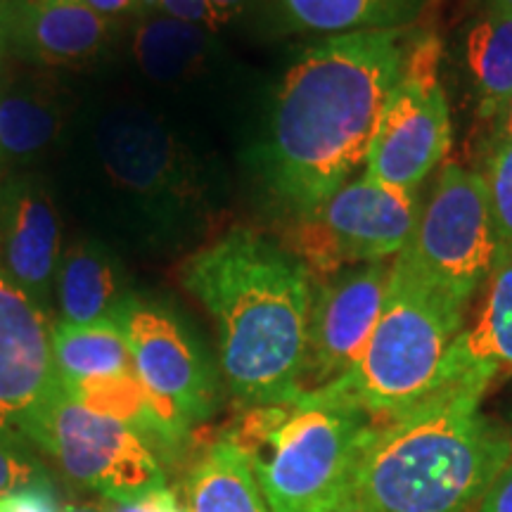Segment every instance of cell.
<instances>
[{"mask_svg":"<svg viewBox=\"0 0 512 512\" xmlns=\"http://www.w3.org/2000/svg\"><path fill=\"white\" fill-rule=\"evenodd\" d=\"M406 53V29L325 36L285 74L261 166L292 219L316 209L366 166Z\"/></svg>","mask_w":512,"mask_h":512,"instance_id":"1","label":"cell"},{"mask_svg":"<svg viewBox=\"0 0 512 512\" xmlns=\"http://www.w3.org/2000/svg\"><path fill=\"white\" fill-rule=\"evenodd\" d=\"M183 285L214 318L221 368L245 411L302 394L313 275L283 242L235 228L185 261Z\"/></svg>","mask_w":512,"mask_h":512,"instance_id":"2","label":"cell"},{"mask_svg":"<svg viewBox=\"0 0 512 512\" xmlns=\"http://www.w3.org/2000/svg\"><path fill=\"white\" fill-rule=\"evenodd\" d=\"M510 458L482 396L441 389L377 425L351 486L370 512H475Z\"/></svg>","mask_w":512,"mask_h":512,"instance_id":"3","label":"cell"},{"mask_svg":"<svg viewBox=\"0 0 512 512\" xmlns=\"http://www.w3.org/2000/svg\"><path fill=\"white\" fill-rule=\"evenodd\" d=\"M380 422L358 408L309 401L249 408L230 439L247 453L271 512H323L354 479Z\"/></svg>","mask_w":512,"mask_h":512,"instance_id":"4","label":"cell"},{"mask_svg":"<svg viewBox=\"0 0 512 512\" xmlns=\"http://www.w3.org/2000/svg\"><path fill=\"white\" fill-rule=\"evenodd\" d=\"M465 306L392 261L387 297L366 349L342 380L304 399L358 408L377 422L406 413L430 394L448 347L465 328Z\"/></svg>","mask_w":512,"mask_h":512,"instance_id":"5","label":"cell"},{"mask_svg":"<svg viewBox=\"0 0 512 512\" xmlns=\"http://www.w3.org/2000/svg\"><path fill=\"white\" fill-rule=\"evenodd\" d=\"M396 259L432 290L465 309L470 306L498 261L496 230L479 171L444 166L430 202L420 209L411 240Z\"/></svg>","mask_w":512,"mask_h":512,"instance_id":"6","label":"cell"},{"mask_svg":"<svg viewBox=\"0 0 512 512\" xmlns=\"http://www.w3.org/2000/svg\"><path fill=\"white\" fill-rule=\"evenodd\" d=\"M415 192L354 176L316 209L294 216L283 245L304 261L313 280L351 266L394 261L420 216Z\"/></svg>","mask_w":512,"mask_h":512,"instance_id":"7","label":"cell"},{"mask_svg":"<svg viewBox=\"0 0 512 512\" xmlns=\"http://www.w3.org/2000/svg\"><path fill=\"white\" fill-rule=\"evenodd\" d=\"M24 439L50 453L69 479L107 501L126 503L166 486L162 465L136 427L81 406L62 387Z\"/></svg>","mask_w":512,"mask_h":512,"instance_id":"8","label":"cell"},{"mask_svg":"<svg viewBox=\"0 0 512 512\" xmlns=\"http://www.w3.org/2000/svg\"><path fill=\"white\" fill-rule=\"evenodd\" d=\"M133 368L150 403L155 437L181 444L214 413L216 380L176 316L162 306L128 297L117 313Z\"/></svg>","mask_w":512,"mask_h":512,"instance_id":"9","label":"cell"},{"mask_svg":"<svg viewBox=\"0 0 512 512\" xmlns=\"http://www.w3.org/2000/svg\"><path fill=\"white\" fill-rule=\"evenodd\" d=\"M451 147V110L439 81V41H408L406 62L384 105L363 174L415 192Z\"/></svg>","mask_w":512,"mask_h":512,"instance_id":"10","label":"cell"},{"mask_svg":"<svg viewBox=\"0 0 512 512\" xmlns=\"http://www.w3.org/2000/svg\"><path fill=\"white\" fill-rule=\"evenodd\" d=\"M389 271L392 261H380L313 280L302 394L330 387L354 368L382 313Z\"/></svg>","mask_w":512,"mask_h":512,"instance_id":"11","label":"cell"},{"mask_svg":"<svg viewBox=\"0 0 512 512\" xmlns=\"http://www.w3.org/2000/svg\"><path fill=\"white\" fill-rule=\"evenodd\" d=\"M53 328L48 311L0 268V427L19 437L60 389Z\"/></svg>","mask_w":512,"mask_h":512,"instance_id":"12","label":"cell"},{"mask_svg":"<svg viewBox=\"0 0 512 512\" xmlns=\"http://www.w3.org/2000/svg\"><path fill=\"white\" fill-rule=\"evenodd\" d=\"M95 152L114 188L138 202L188 197V155L166 128L143 112H114L95 133Z\"/></svg>","mask_w":512,"mask_h":512,"instance_id":"13","label":"cell"},{"mask_svg":"<svg viewBox=\"0 0 512 512\" xmlns=\"http://www.w3.org/2000/svg\"><path fill=\"white\" fill-rule=\"evenodd\" d=\"M62 256V230L48 192L36 181L0 185V268L48 311Z\"/></svg>","mask_w":512,"mask_h":512,"instance_id":"14","label":"cell"},{"mask_svg":"<svg viewBox=\"0 0 512 512\" xmlns=\"http://www.w3.org/2000/svg\"><path fill=\"white\" fill-rule=\"evenodd\" d=\"M8 53L41 67H69L100 55L112 22L86 0H0Z\"/></svg>","mask_w":512,"mask_h":512,"instance_id":"15","label":"cell"},{"mask_svg":"<svg viewBox=\"0 0 512 512\" xmlns=\"http://www.w3.org/2000/svg\"><path fill=\"white\" fill-rule=\"evenodd\" d=\"M512 375V261L496 266L472 328L453 339L430 394L458 389L482 396ZM427 394V396H430ZM425 396V399H427Z\"/></svg>","mask_w":512,"mask_h":512,"instance_id":"16","label":"cell"},{"mask_svg":"<svg viewBox=\"0 0 512 512\" xmlns=\"http://www.w3.org/2000/svg\"><path fill=\"white\" fill-rule=\"evenodd\" d=\"M128 297L131 294L124 292L121 268L105 245L79 240L64 249L55 273L60 323L88 325L114 320Z\"/></svg>","mask_w":512,"mask_h":512,"instance_id":"17","label":"cell"},{"mask_svg":"<svg viewBox=\"0 0 512 512\" xmlns=\"http://www.w3.org/2000/svg\"><path fill=\"white\" fill-rule=\"evenodd\" d=\"M185 512H271L247 453L230 437L204 448L183 486Z\"/></svg>","mask_w":512,"mask_h":512,"instance_id":"18","label":"cell"},{"mask_svg":"<svg viewBox=\"0 0 512 512\" xmlns=\"http://www.w3.org/2000/svg\"><path fill=\"white\" fill-rule=\"evenodd\" d=\"M214 31L150 10L133 31L131 53L147 79L181 83L197 76L214 55Z\"/></svg>","mask_w":512,"mask_h":512,"instance_id":"19","label":"cell"},{"mask_svg":"<svg viewBox=\"0 0 512 512\" xmlns=\"http://www.w3.org/2000/svg\"><path fill=\"white\" fill-rule=\"evenodd\" d=\"M53 356L64 392L136 373L124 330L117 320L72 325L57 320Z\"/></svg>","mask_w":512,"mask_h":512,"instance_id":"20","label":"cell"},{"mask_svg":"<svg viewBox=\"0 0 512 512\" xmlns=\"http://www.w3.org/2000/svg\"><path fill=\"white\" fill-rule=\"evenodd\" d=\"M432 0H278L287 27L323 36L399 31L418 22Z\"/></svg>","mask_w":512,"mask_h":512,"instance_id":"21","label":"cell"},{"mask_svg":"<svg viewBox=\"0 0 512 512\" xmlns=\"http://www.w3.org/2000/svg\"><path fill=\"white\" fill-rule=\"evenodd\" d=\"M62 128V102L50 81L24 79L0 86V162L31 159Z\"/></svg>","mask_w":512,"mask_h":512,"instance_id":"22","label":"cell"},{"mask_svg":"<svg viewBox=\"0 0 512 512\" xmlns=\"http://www.w3.org/2000/svg\"><path fill=\"white\" fill-rule=\"evenodd\" d=\"M465 62L484 119H501L512 100V15L486 8L465 36Z\"/></svg>","mask_w":512,"mask_h":512,"instance_id":"23","label":"cell"},{"mask_svg":"<svg viewBox=\"0 0 512 512\" xmlns=\"http://www.w3.org/2000/svg\"><path fill=\"white\" fill-rule=\"evenodd\" d=\"M489 197L491 221H494L498 261L496 266L512 261V140L498 136L486 152L484 166L479 171Z\"/></svg>","mask_w":512,"mask_h":512,"instance_id":"24","label":"cell"},{"mask_svg":"<svg viewBox=\"0 0 512 512\" xmlns=\"http://www.w3.org/2000/svg\"><path fill=\"white\" fill-rule=\"evenodd\" d=\"M27 444L29 441L24 437L0 427V496L27 489L31 484L50 482Z\"/></svg>","mask_w":512,"mask_h":512,"instance_id":"25","label":"cell"},{"mask_svg":"<svg viewBox=\"0 0 512 512\" xmlns=\"http://www.w3.org/2000/svg\"><path fill=\"white\" fill-rule=\"evenodd\" d=\"M53 484H31L27 489L12 491L8 496H0V512H57Z\"/></svg>","mask_w":512,"mask_h":512,"instance_id":"26","label":"cell"},{"mask_svg":"<svg viewBox=\"0 0 512 512\" xmlns=\"http://www.w3.org/2000/svg\"><path fill=\"white\" fill-rule=\"evenodd\" d=\"M107 512H185L183 503L178 501V496L171 489L150 491V494L133 498V501L126 503H107Z\"/></svg>","mask_w":512,"mask_h":512,"instance_id":"27","label":"cell"},{"mask_svg":"<svg viewBox=\"0 0 512 512\" xmlns=\"http://www.w3.org/2000/svg\"><path fill=\"white\" fill-rule=\"evenodd\" d=\"M152 5H155V10L162 12V15L183 19V22L190 24H200V27H207L216 34L207 0H152Z\"/></svg>","mask_w":512,"mask_h":512,"instance_id":"28","label":"cell"},{"mask_svg":"<svg viewBox=\"0 0 512 512\" xmlns=\"http://www.w3.org/2000/svg\"><path fill=\"white\" fill-rule=\"evenodd\" d=\"M475 512H512V458L486 489Z\"/></svg>","mask_w":512,"mask_h":512,"instance_id":"29","label":"cell"},{"mask_svg":"<svg viewBox=\"0 0 512 512\" xmlns=\"http://www.w3.org/2000/svg\"><path fill=\"white\" fill-rule=\"evenodd\" d=\"M86 3L112 24L117 19L143 17L145 12H150V0H86Z\"/></svg>","mask_w":512,"mask_h":512,"instance_id":"30","label":"cell"},{"mask_svg":"<svg viewBox=\"0 0 512 512\" xmlns=\"http://www.w3.org/2000/svg\"><path fill=\"white\" fill-rule=\"evenodd\" d=\"M247 3L249 0H207L211 19H214V29L219 31L233 22V19H238L242 10L247 8Z\"/></svg>","mask_w":512,"mask_h":512,"instance_id":"31","label":"cell"},{"mask_svg":"<svg viewBox=\"0 0 512 512\" xmlns=\"http://www.w3.org/2000/svg\"><path fill=\"white\" fill-rule=\"evenodd\" d=\"M323 512H370L366 505L361 503V498L356 496V491H354V486H347V489L342 491V494L337 496V501L330 505L328 510H323Z\"/></svg>","mask_w":512,"mask_h":512,"instance_id":"32","label":"cell"},{"mask_svg":"<svg viewBox=\"0 0 512 512\" xmlns=\"http://www.w3.org/2000/svg\"><path fill=\"white\" fill-rule=\"evenodd\" d=\"M57 512H107V508H100V505H93V503H69V505H62Z\"/></svg>","mask_w":512,"mask_h":512,"instance_id":"33","label":"cell"},{"mask_svg":"<svg viewBox=\"0 0 512 512\" xmlns=\"http://www.w3.org/2000/svg\"><path fill=\"white\" fill-rule=\"evenodd\" d=\"M498 136L512 140V100L501 114V133H498Z\"/></svg>","mask_w":512,"mask_h":512,"instance_id":"34","label":"cell"},{"mask_svg":"<svg viewBox=\"0 0 512 512\" xmlns=\"http://www.w3.org/2000/svg\"><path fill=\"white\" fill-rule=\"evenodd\" d=\"M486 8L501 10L505 15H512V0H484Z\"/></svg>","mask_w":512,"mask_h":512,"instance_id":"35","label":"cell"},{"mask_svg":"<svg viewBox=\"0 0 512 512\" xmlns=\"http://www.w3.org/2000/svg\"><path fill=\"white\" fill-rule=\"evenodd\" d=\"M8 55V38H5V27H3V17H0V60Z\"/></svg>","mask_w":512,"mask_h":512,"instance_id":"36","label":"cell"},{"mask_svg":"<svg viewBox=\"0 0 512 512\" xmlns=\"http://www.w3.org/2000/svg\"><path fill=\"white\" fill-rule=\"evenodd\" d=\"M150 10H155V5H152V0H150Z\"/></svg>","mask_w":512,"mask_h":512,"instance_id":"37","label":"cell"},{"mask_svg":"<svg viewBox=\"0 0 512 512\" xmlns=\"http://www.w3.org/2000/svg\"><path fill=\"white\" fill-rule=\"evenodd\" d=\"M0 164H3V162H0Z\"/></svg>","mask_w":512,"mask_h":512,"instance_id":"38","label":"cell"}]
</instances>
